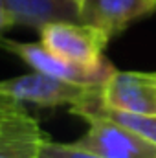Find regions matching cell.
<instances>
[{
	"label": "cell",
	"mask_w": 156,
	"mask_h": 158,
	"mask_svg": "<svg viewBox=\"0 0 156 158\" xmlns=\"http://www.w3.org/2000/svg\"><path fill=\"white\" fill-rule=\"evenodd\" d=\"M0 96L40 107H74L99 98L101 86L77 85L33 70L18 77L0 81Z\"/></svg>",
	"instance_id": "1"
},
{
	"label": "cell",
	"mask_w": 156,
	"mask_h": 158,
	"mask_svg": "<svg viewBox=\"0 0 156 158\" xmlns=\"http://www.w3.org/2000/svg\"><path fill=\"white\" fill-rule=\"evenodd\" d=\"M0 48L22 59L33 70L53 76L63 81L86 85V86H103L107 79L116 72V66L105 57L97 64H79L66 59H61L48 52L40 42H18V40L0 37Z\"/></svg>",
	"instance_id": "2"
},
{
	"label": "cell",
	"mask_w": 156,
	"mask_h": 158,
	"mask_svg": "<svg viewBox=\"0 0 156 158\" xmlns=\"http://www.w3.org/2000/svg\"><path fill=\"white\" fill-rule=\"evenodd\" d=\"M39 31L40 44L48 52L79 64H97L103 61V52L110 40L99 28L81 20H53Z\"/></svg>",
	"instance_id": "3"
},
{
	"label": "cell",
	"mask_w": 156,
	"mask_h": 158,
	"mask_svg": "<svg viewBox=\"0 0 156 158\" xmlns=\"http://www.w3.org/2000/svg\"><path fill=\"white\" fill-rule=\"evenodd\" d=\"M86 132L74 143L105 158H156V143L132 129L101 116H86Z\"/></svg>",
	"instance_id": "4"
},
{
	"label": "cell",
	"mask_w": 156,
	"mask_h": 158,
	"mask_svg": "<svg viewBox=\"0 0 156 158\" xmlns=\"http://www.w3.org/2000/svg\"><path fill=\"white\" fill-rule=\"evenodd\" d=\"M101 103L132 114H156V74L116 68L101 86Z\"/></svg>",
	"instance_id": "5"
},
{
	"label": "cell",
	"mask_w": 156,
	"mask_h": 158,
	"mask_svg": "<svg viewBox=\"0 0 156 158\" xmlns=\"http://www.w3.org/2000/svg\"><path fill=\"white\" fill-rule=\"evenodd\" d=\"M156 0H84L79 20L99 28L109 39L121 33L134 20L151 15Z\"/></svg>",
	"instance_id": "6"
},
{
	"label": "cell",
	"mask_w": 156,
	"mask_h": 158,
	"mask_svg": "<svg viewBox=\"0 0 156 158\" xmlns=\"http://www.w3.org/2000/svg\"><path fill=\"white\" fill-rule=\"evenodd\" d=\"M2 7L18 26L40 30L53 20H79L72 0H2Z\"/></svg>",
	"instance_id": "7"
},
{
	"label": "cell",
	"mask_w": 156,
	"mask_h": 158,
	"mask_svg": "<svg viewBox=\"0 0 156 158\" xmlns=\"http://www.w3.org/2000/svg\"><path fill=\"white\" fill-rule=\"evenodd\" d=\"M44 140L39 121L24 110L0 127V158H37Z\"/></svg>",
	"instance_id": "8"
},
{
	"label": "cell",
	"mask_w": 156,
	"mask_h": 158,
	"mask_svg": "<svg viewBox=\"0 0 156 158\" xmlns=\"http://www.w3.org/2000/svg\"><path fill=\"white\" fill-rule=\"evenodd\" d=\"M70 112L79 116V118H86V116L109 118L112 121H117V123L132 129L134 132L142 134L149 142L156 143V114H132V112H125V110H116V109L105 107L101 103V96L96 98V99H90L86 103L70 107Z\"/></svg>",
	"instance_id": "9"
},
{
	"label": "cell",
	"mask_w": 156,
	"mask_h": 158,
	"mask_svg": "<svg viewBox=\"0 0 156 158\" xmlns=\"http://www.w3.org/2000/svg\"><path fill=\"white\" fill-rule=\"evenodd\" d=\"M37 158H105L101 155H96L92 151L81 149L76 143H59L50 142L48 138L42 142Z\"/></svg>",
	"instance_id": "10"
},
{
	"label": "cell",
	"mask_w": 156,
	"mask_h": 158,
	"mask_svg": "<svg viewBox=\"0 0 156 158\" xmlns=\"http://www.w3.org/2000/svg\"><path fill=\"white\" fill-rule=\"evenodd\" d=\"M20 112H24V107H22L20 101L11 99V98H6V96H0V127L7 119H11L13 116H17Z\"/></svg>",
	"instance_id": "11"
},
{
	"label": "cell",
	"mask_w": 156,
	"mask_h": 158,
	"mask_svg": "<svg viewBox=\"0 0 156 158\" xmlns=\"http://www.w3.org/2000/svg\"><path fill=\"white\" fill-rule=\"evenodd\" d=\"M11 26H15V22H13V19H11V15L0 6V37H2V33L7 30V28H11Z\"/></svg>",
	"instance_id": "12"
},
{
	"label": "cell",
	"mask_w": 156,
	"mask_h": 158,
	"mask_svg": "<svg viewBox=\"0 0 156 158\" xmlns=\"http://www.w3.org/2000/svg\"><path fill=\"white\" fill-rule=\"evenodd\" d=\"M72 2L76 4V7H77V9H81V7H83V4H84V0H72Z\"/></svg>",
	"instance_id": "13"
},
{
	"label": "cell",
	"mask_w": 156,
	"mask_h": 158,
	"mask_svg": "<svg viewBox=\"0 0 156 158\" xmlns=\"http://www.w3.org/2000/svg\"><path fill=\"white\" fill-rule=\"evenodd\" d=\"M0 6H2V0H0Z\"/></svg>",
	"instance_id": "14"
}]
</instances>
